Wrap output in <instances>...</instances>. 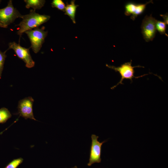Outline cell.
I'll return each instance as SVG.
<instances>
[{
	"mask_svg": "<svg viewBox=\"0 0 168 168\" xmlns=\"http://www.w3.org/2000/svg\"><path fill=\"white\" fill-rule=\"evenodd\" d=\"M7 50L4 52H2L0 50V78L1 77L5 61L7 57L6 53Z\"/></svg>",
	"mask_w": 168,
	"mask_h": 168,
	"instance_id": "obj_16",
	"label": "cell"
},
{
	"mask_svg": "<svg viewBox=\"0 0 168 168\" xmlns=\"http://www.w3.org/2000/svg\"><path fill=\"white\" fill-rule=\"evenodd\" d=\"M50 18L49 16L40 15L36 13L35 11L31 10L29 14L23 15L22 21L16 25L19 26L17 33L20 37L24 32L38 27L47 22Z\"/></svg>",
	"mask_w": 168,
	"mask_h": 168,
	"instance_id": "obj_1",
	"label": "cell"
},
{
	"mask_svg": "<svg viewBox=\"0 0 168 168\" xmlns=\"http://www.w3.org/2000/svg\"><path fill=\"white\" fill-rule=\"evenodd\" d=\"M156 20L152 16H145L142 21L141 28L142 33L146 42L152 41L154 38L156 32Z\"/></svg>",
	"mask_w": 168,
	"mask_h": 168,
	"instance_id": "obj_5",
	"label": "cell"
},
{
	"mask_svg": "<svg viewBox=\"0 0 168 168\" xmlns=\"http://www.w3.org/2000/svg\"><path fill=\"white\" fill-rule=\"evenodd\" d=\"M45 27L43 26L27 30L25 32L27 35L31 43L30 48L36 54L40 49L44 41L48 31L44 30Z\"/></svg>",
	"mask_w": 168,
	"mask_h": 168,
	"instance_id": "obj_4",
	"label": "cell"
},
{
	"mask_svg": "<svg viewBox=\"0 0 168 168\" xmlns=\"http://www.w3.org/2000/svg\"><path fill=\"white\" fill-rule=\"evenodd\" d=\"M72 168H77V166H75L74 167Z\"/></svg>",
	"mask_w": 168,
	"mask_h": 168,
	"instance_id": "obj_19",
	"label": "cell"
},
{
	"mask_svg": "<svg viewBox=\"0 0 168 168\" xmlns=\"http://www.w3.org/2000/svg\"><path fill=\"white\" fill-rule=\"evenodd\" d=\"M23 159L19 158L13 160L4 168H16L23 162Z\"/></svg>",
	"mask_w": 168,
	"mask_h": 168,
	"instance_id": "obj_15",
	"label": "cell"
},
{
	"mask_svg": "<svg viewBox=\"0 0 168 168\" xmlns=\"http://www.w3.org/2000/svg\"><path fill=\"white\" fill-rule=\"evenodd\" d=\"M11 117V114L7 108L3 107L0 109V124L5 123Z\"/></svg>",
	"mask_w": 168,
	"mask_h": 168,
	"instance_id": "obj_12",
	"label": "cell"
},
{
	"mask_svg": "<svg viewBox=\"0 0 168 168\" xmlns=\"http://www.w3.org/2000/svg\"><path fill=\"white\" fill-rule=\"evenodd\" d=\"M1 1H1V0H0V3H1Z\"/></svg>",
	"mask_w": 168,
	"mask_h": 168,
	"instance_id": "obj_20",
	"label": "cell"
},
{
	"mask_svg": "<svg viewBox=\"0 0 168 168\" xmlns=\"http://www.w3.org/2000/svg\"><path fill=\"white\" fill-rule=\"evenodd\" d=\"M99 138L95 134L91 136V144L90 148V156L89 162L87 164L88 166H91L95 163H100L101 161V147L103 144L106 142V140L100 142L98 141Z\"/></svg>",
	"mask_w": 168,
	"mask_h": 168,
	"instance_id": "obj_7",
	"label": "cell"
},
{
	"mask_svg": "<svg viewBox=\"0 0 168 168\" xmlns=\"http://www.w3.org/2000/svg\"><path fill=\"white\" fill-rule=\"evenodd\" d=\"M150 3H153L152 1L150 0L144 4L128 2L125 6L124 14L126 16L131 15L130 18L134 21L138 16L143 12L147 5Z\"/></svg>",
	"mask_w": 168,
	"mask_h": 168,
	"instance_id": "obj_9",
	"label": "cell"
},
{
	"mask_svg": "<svg viewBox=\"0 0 168 168\" xmlns=\"http://www.w3.org/2000/svg\"><path fill=\"white\" fill-rule=\"evenodd\" d=\"M75 0H72L70 3H67L65 7V14L68 15L74 24L76 23L75 16L77 7L78 5L75 3Z\"/></svg>",
	"mask_w": 168,
	"mask_h": 168,
	"instance_id": "obj_10",
	"label": "cell"
},
{
	"mask_svg": "<svg viewBox=\"0 0 168 168\" xmlns=\"http://www.w3.org/2000/svg\"><path fill=\"white\" fill-rule=\"evenodd\" d=\"M53 7H56L59 10L64 12L65 5L62 0H53L51 3Z\"/></svg>",
	"mask_w": 168,
	"mask_h": 168,
	"instance_id": "obj_14",
	"label": "cell"
},
{
	"mask_svg": "<svg viewBox=\"0 0 168 168\" xmlns=\"http://www.w3.org/2000/svg\"><path fill=\"white\" fill-rule=\"evenodd\" d=\"M132 61L131 60L130 62L124 63L121 64L120 66L117 67L110 65L108 64H106V66L108 68L114 70L116 72H118L121 76V78L119 82L116 85L111 88V89H114L119 84H123L122 82L124 79L130 80L131 83H132L133 82L132 79L133 78H137L148 74H145L140 76L135 77L134 76L135 73L134 68L137 67L144 68V67L140 65L132 66L131 65Z\"/></svg>",
	"mask_w": 168,
	"mask_h": 168,
	"instance_id": "obj_2",
	"label": "cell"
},
{
	"mask_svg": "<svg viewBox=\"0 0 168 168\" xmlns=\"http://www.w3.org/2000/svg\"><path fill=\"white\" fill-rule=\"evenodd\" d=\"M26 3V7L27 9L32 7L35 11L40 9L44 4L45 1L44 0H25Z\"/></svg>",
	"mask_w": 168,
	"mask_h": 168,
	"instance_id": "obj_11",
	"label": "cell"
},
{
	"mask_svg": "<svg viewBox=\"0 0 168 168\" xmlns=\"http://www.w3.org/2000/svg\"><path fill=\"white\" fill-rule=\"evenodd\" d=\"M34 100L31 96L26 97L19 101L18 105V112L17 114L25 119H30L35 120L33 112V105Z\"/></svg>",
	"mask_w": 168,
	"mask_h": 168,
	"instance_id": "obj_8",
	"label": "cell"
},
{
	"mask_svg": "<svg viewBox=\"0 0 168 168\" xmlns=\"http://www.w3.org/2000/svg\"><path fill=\"white\" fill-rule=\"evenodd\" d=\"M8 128H9V127L5 129L3 131H2V132H0V135H1V134H2L3 133V132L4 131H6V130H7L8 129Z\"/></svg>",
	"mask_w": 168,
	"mask_h": 168,
	"instance_id": "obj_18",
	"label": "cell"
},
{
	"mask_svg": "<svg viewBox=\"0 0 168 168\" xmlns=\"http://www.w3.org/2000/svg\"><path fill=\"white\" fill-rule=\"evenodd\" d=\"M166 24L164 22L156 20V28L157 30L161 34H165L168 37L166 33Z\"/></svg>",
	"mask_w": 168,
	"mask_h": 168,
	"instance_id": "obj_13",
	"label": "cell"
},
{
	"mask_svg": "<svg viewBox=\"0 0 168 168\" xmlns=\"http://www.w3.org/2000/svg\"><path fill=\"white\" fill-rule=\"evenodd\" d=\"M160 16L162 17L163 20L164 22L166 24V25L168 24V14L167 13H166L165 14L160 15Z\"/></svg>",
	"mask_w": 168,
	"mask_h": 168,
	"instance_id": "obj_17",
	"label": "cell"
},
{
	"mask_svg": "<svg viewBox=\"0 0 168 168\" xmlns=\"http://www.w3.org/2000/svg\"><path fill=\"white\" fill-rule=\"evenodd\" d=\"M22 16L18 10L14 7L12 1L10 0L6 7L0 9V27L7 28L16 19L22 18Z\"/></svg>",
	"mask_w": 168,
	"mask_h": 168,
	"instance_id": "obj_3",
	"label": "cell"
},
{
	"mask_svg": "<svg viewBox=\"0 0 168 168\" xmlns=\"http://www.w3.org/2000/svg\"><path fill=\"white\" fill-rule=\"evenodd\" d=\"M8 46L9 48L7 50L13 49L18 57L25 63L27 68H31L34 67L35 63L30 54V48L23 47L19 43L17 44L15 42H10Z\"/></svg>",
	"mask_w": 168,
	"mask_h": 168,
	"instance_id": "obj_6",
	"label": "cell"
}]
</instances>
